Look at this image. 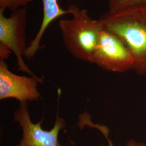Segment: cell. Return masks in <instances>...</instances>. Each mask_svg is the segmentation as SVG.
<instances>
[{
	"label": "cell",
	"mask_w": 146,
	"mask_h": 146,
	"mask_svg": "<svg viewBox=\"0 0 146 146\" xmlns=\"http://www.w3.org/2000/svg\"><path fill=\"white\" fill-rule=\"evenodd\" d=\"M104 29L119 37L134 58L132 70L146 75V6L133 7L100 16Z\"/></svg>",
	"instance_id": "6da1fadb"
},
{
	"label": "cell",
	"mask_w": 146,
	"mask_h": 146,
	"mask_svg": "<svg viewBox=\"0 0 146 146\" xmlns=\"http://www.w3.org/2000/svg\"><path fill=\"white\" fill-rule=\"evenodd\" d=\"M67 9L72 17L62 19L58 23L63 44L73 57L92 63L103 26L99 20L91 17L85 9L71 4Z\"/></svg>",
	"instance_id": "7a4b0ae2"
},
{
	"label": "cell",
	"mask_w": 146,
	"mask_h": 146,
	"mask_svg": "<svg viewBox=\"0 0 146 146\" xmlns=\"http://www.w3.org/2000/svg\"><path fill=\"white\" fill-rule=\"evenodd\" d=\"M0 11V59L6 60L11 53L15 55L19 70L36 77L25 62L28 48L26 27L28 11L24 8L13 11L9 16Z\"/></svg>",
	"instance_id": "3957f363"
},
{
	"label": "cell",
	"mask_w": 146,
	"mask_h": 146,
	"mask_svg": "<svg viewBox=\"0 0 146 146\" xmlns=\"http://www.w3.org/2000/svg\"><path fill=\"white\" fill-rule=\"evenodd\" d=\"M92 63L113 73L132 70L134 58L125 44L116 35L103 29Z\"/></svg>",
	"instance_id": "277c9868"
},
{
	"label": "cell",
	"mask_w": 146,
	"mask_h": 146,
	"mask_svg": "<svg viewBox=\"0 0 146 146\" xmlns=\"http://www.w3.org/2000/svg\"><path fill=\"white\" fill-rule=\"evenodd\" d=\"M14 120L22 131V137L16 146H63L58 140L60 132L66 127L63 118L57 115L52 128L44 130L42 127L44 119L37 123L31 120L28 102L20 103L14 114Z\"/></svg>",
	"instance_id": "5b68a950"
},
{
	"label": "cell",
	"mask_w": 146,
	"mask_h": 146,
	"mask_svg": "<svg viewBox=\"0 0 146 146\" xmlns=\"http://www.w3.org/2000/svg\"><path fill=\"white\" fill-rule=\"evenodd\" d=\"M43 83L37 76L18 75L9 69L5 60L0 59V100L14 99L20 103L38 101L41 95L38 84Z\"/></svg>",
	"instance_id": "8992f818"
},
{
	"label": "cell",
	"mask_w": 146,
	"mask_h": 146,
	"mask_svg": "<svg viewBox=\"0 0 146 146\" xmlns=\"http://www.w3.org/2000/svg\"><path fill=\"white\" fill-rule=\"evenodd\" d=\"M43 17L38 31L28 46L25 58L29 60L34 58L41 48L40 44L48 27L52 22L62 16L70 14L68 9L64 10L60 6L58 0H42Z\"/></svg>",
	"instance_id": "52a82bcc"
},
{
	"label": "cell",
	"mask_w": 146,
	"mask_h": 146,
	"mask_svg": "<svg viewBox=\"0 0 146 146\" xmlns=\"http://www.w3.org/2000/svg\"><path fill=\"white\" fill-rule=\"evenodd\" d=\"M146 6V0H109L108 11H115L129 7Z\"/></svg>",
	"instance_id": "ba28073f"
},
{
	"label": "cell",
	"mask_w": 146,
	"mask_h": 146,
	"mask_svg": "<svg viewBox=\"0 0 146 146\" xmlns=\"http://www.w3.org/2000/svg\"><path fill=\"white\" fill-rule=\"evenodd\" d=\"M33 0H0V11L7 9L15 11L17 9L23 8L31 2Z\"/></svg>",
	"instance_id": "9c48e42d"
},
{
	"label": "cell",
	"mask_w": 146,
	"mask_h": 146,
	"mask_svg": "<svg viewBox=\"0 0 146 146\" xmlns=\"http://www.w3.org/2000/svg\"><path fill=\"white\" fill-rule=\"evenodd\" d=\"M123 146H146L145 143L138 142L134 139H131L127 141Z\"/></svg>",
	"instance_id": "30bf717a"
},
{
	"label": "cell",
	"mask_w": 146,
	"mask_h": 146,
	"mask_svg": "<svg viewBox=\"0 0 146 146\" xmlns=\"http://www.w3.org/2000/svg\"><path fill=\"white\" fill-rule=\"evenodd\" d=\"M99 146H106L105 145H99Z\"/></svg>",
	"instance_id": "8fae6325"
}]
</instances>
